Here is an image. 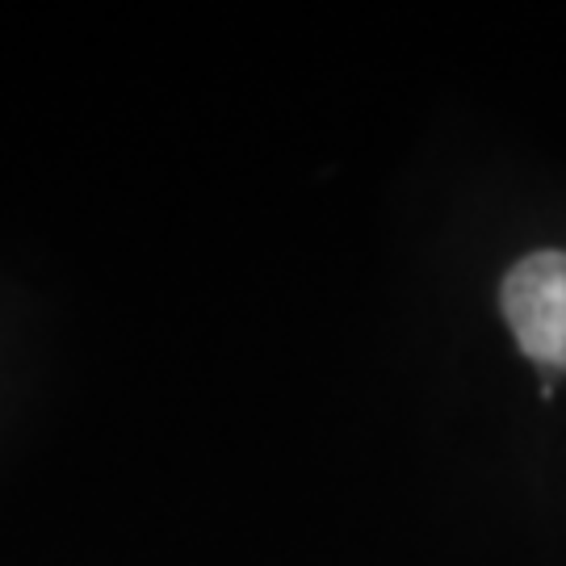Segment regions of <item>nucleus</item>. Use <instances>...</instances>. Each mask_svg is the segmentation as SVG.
I'll list each match as a JSON object with an SVG mask.
<instances>
[{"mask_svg": "<svg viewBox=\"0 0 566 566\" xmlns=\"http://www.w3.org/2000/svg\"><path fill=\"white\" fill-rule=\"evenodd\" d=\"M500 303L525 357L566 374V252H528L504 277Z\"/></svg>", "mask_w": 566, "mask_h": 566, "instance_id": "nucleus-1", "label": "nucleus"}]
</instances>
